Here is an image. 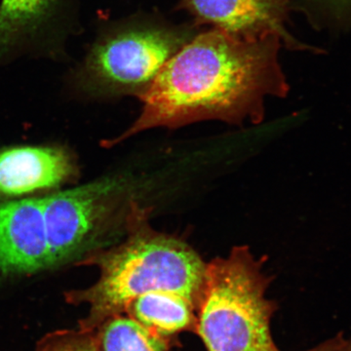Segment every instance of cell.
<instances>
[{
    "instance_id": "8fae6325",
    "label": "cell",
    "mask_w": 351,
    "mask_h": 351,
    "mask_svg": "<svg viewBox=\"0 0 351 351\" xmlns=\"http://www.w3.org/2000/svg\"><path fill=\"white\" fill-rule=\"evenodd\" d=\"M36 351H98L93 332L87 330H59L46 335Z\"/></svg>"
},
{
    "instance_id": "9c48e42d",
    "label": "cell",
    "mask_w": 351,
    "mask_h": 351,
    "mask_svg": "<svg viewBox=\"0 0 351 351\" xmlns=\"http://www.w3.org/2000/svg\"><path fill=\"white\" fill-rule=\"evenodd\" d=\"M124 313L157 336L170 341L181 332H195L197 325L195 304L184 295L163 291L136 298Z\"/></svg>"
},
{
    "instance_id": "277c9868",
    "label": "cell",
    "mask_w": 351,
    "mask_h": 351,
    "mask_svg": "<svg viewBox=\"0 0 351 351\" xmlns=\"http://www.w3.org/2000/svg\"><path fill=\"white\" fill-rule=\"evenodd\" d=\"M200 27L171 24L138 14L101 25L69 78L93 97L136 96L151 88L161 69L186 45Z\"/></svg>"
},
{
    "instance_id": "30bf717a",
    "label": "cell",
    "mask_w": 351,
    "mask_h": 351,
    "mask_svg": "<svg viewBox=\"0 0 351 351\" xmlns=\"http://www.w3.org/2000/svg\"><path fill=\"white\" fill-rule=\"evenodd\" d=\"M92 332L98 351H169L172 341L157 336L126 313L108 318Z\"/></svg>"
},
{
    "instance_id": "3957f363",
    "label": "cell",
    "mask_w": 351,
    "mask_h": 351,
    "mask_svg": "<svg viewBox=\"0 0 351 351\" xmlns=\"http://www.w3.org/2000/svg\"><path fill=\"white\" fill-rule=\"evenodd\" d=\"M149 215L151 209L132 201L125 242L95 252L82 262L96 265L100 278L91 287L66 294L69 304H89L80 329L93 331L103 321L125 313L136 298L156 291L184 295L198 311L207 263L184 240L154 230Z\"/></svg>"
},
{
    "instance_id": "52a82bcc",
    "label": "cell",
    "mask_w": 351,
    "mask_h": 351,
    "mask_svg": "<svg viewBox=\"0 0 351 351\" xmlns=\"http://www.w3.org/2000/svg\"><path fill=\"white\" fill-rule=\"evenodd\" d=\"M177 8L198 27L210 25L247 40L277 36L288 49H307L286 29L290 0H181Z\"/></svg>"
},
{
    "instance_id": "7a4b0ae2",
    "label": "cell",
    "mask_w": 351,
    "mask_h": 351,
    "mask_svg": "<svg viewBox=\"0 0 351 351\" xmlns=\"http://www.w3.org/2000/svg\"><path fill=\"white\" fill-rule=\"evenodd\" d=\"M122 179L0 204V277L55 269L106 243L125 226L132 197Z\"/></svg>"
},
{
    "instance_id": "7c38bea8",
    "label": "cell",
    "mask_w": 351,
    "mask_h": 351,
    "mask_svg": "<svg viewBox=\"0 0 351 351\" xmlns=\"http://www.w3.org/2000/svg\"><path fill=\"white\" fill-rule=\"evenodd\" d=\"M343 343H345V339H343V335L339 334L334 338L328 339L324 343L315 346L313 350L307 351H339Z\"/></svg>"
},
{
    "instance_id": "5bb4252c",
    "label": "cell",
    "mask_w": 351,
    "mask_h": 351,
    "mask_svg": "<svg viewBox=\"0 0 351 351\" xmlns=\"http://www.w3.org/2000/svg\"><path fill=\"white\" fill-rule=\"evenodd\" d=\"M339 351H351V339L346 341L345 339V343H343V346H341V350Z\"/></svg>"
},
{
    "instance_id": "4fadbf2b",
    "label": "cell",
    "mask_w": 351,
    "mask_h": 351,
    "mask_svg": "<svg viewBox=\"0 0 351 351\" xmlns=\"http://www.w3.org/2000/svg\"><path fill=\"white\" fill-rule=\"evenodd\" d=\"M325 1L335 7H346L351 5V0H325Z\"/></svg>"
},
{
    "instance_id": "ba28073f",
    "label": "cell",
    "mask_w": 351,
    "mask_h": 351,
    "mask_svg": "<svg viewBox=\"0 0 351 351\" xmlns=\"http://www.w3.org/2000/svg\"><path fill=\"white\" fill-rule=\"evenodd\" d=\"M73 172L62 149L16 147L0 152V195H20L61 184Z\"/></svg>"
},
{
    "instance_id": "6da1fadb",
    "label": "cell",
    "mask_w": 351,
    "mask_h": 351,
    "mask_svg": "<svg viewBox=\"0 0 351 351\" xmlns=\"http://www.w3.org/2000/svg\"><path fill=\"white\" fill-rule=\"evenodd\" d=\"M277 36L247 40L219 29L199 32L164 66L138 100L141 114L108 145L152 128H181L204 120L254 125L265 119L267 97L284 98L289 84Z\"/></svg>"
},
{
    "instance_id": "5b68a950",
    "label": "cell",
    "mask_w": 351,
    "mask_h": 351,
    "mask_svg": "<svg viewBox=\"0 0 351 351\" xmlns=\"http://www.w3.org/2000/svg\"><path fill=\"white\" fill-rule=\"evenodd\" d=\"M247 246L207 263L195 334L207 351H280L270 322L276 302L267 298L271 277Z\"/></svg>"
},
{
    "instance_id": "8992f818",
    "label": "cell",
    "mask_w": 351,
    "mask_h": 351,
    "mask_svg": "<svg viewBox=\"0 0 351 351\" xmlns=\"http://www.w3.org/2000/svg\"><path fill=\"white\" fill-rule=\"evenodd\" d=\"M80 10V0H0V68L24 58L68 60Z\"/></svg>"
}]
</instances>
